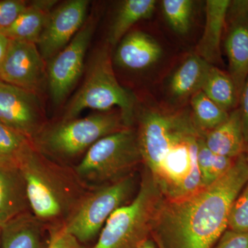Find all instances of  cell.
Masks as SVG:
<instances>
[{
  "label": "cell",
  "instance_id": "cell-8",
  "mask_svg": "<svg viewBox=\"0 0 248 248\" xmlns=\"http://www.w3.org/2000/svg\"><path fill=\"white\" fill-rule=\"evenodd\" d=\"M95 26V17L91 15L70 43L50 60L47 76L54 104H62L81 77Z\"/></svg>",
  "mask_w": 248,
  "mask_h": 248
},
{
  "label": "cell",
  "instance_id": "cell-27",
  "mask_svg": "<svg viewBox=\"0 0 248 248\" xmlns=\"http://www.w3.org/2000/svg\"><path fill=\"white\" fill-rule=\"evenodd\" d=\"M228 228L231 231L248 232V182L232 205Z\"/></svg>",
  "mask_w": 248,
  "mask_h": 248
},
{
  "label": "cell",
  "instance_id": "cell-24",
  "mask_svg": "<svg viewBox=\"0 0 248 248\" xmlns=\"http://www.w3.org/2000/svg\"><path fill=\"white\" fill-rule=\"evenodd\" d=\"M190 104L196 126L204 134L219 126L229 117L228 111L218 107L202 91L191 97Z\"/></svg>",
  "mask_w": 248,
  "mask_h": 248
},
{
  "label": "cell",
  "instance_id": "cell-16",
  "mask_svg": "<svg viewBox=\"0 0 248 248\" xmlns=\"http://www.w3.org/2000/svg\"><path fill=\"white\" fill-rule=\"evenodd\" d=\"M28 205L27 186L22 170L0 167V227L26 213Z\"/></svg>",
  "mask_w": 248,
  "mask_h": 248
},
{
  "label": "cell",
  "instance_id": "cell-32",
  "mask_svg": "<svg viewBox=\"0 0 248 248\" xmlns=\"http://www.w3.org/2000/svg\"><path fill=\"white\" fill-rule=\"evenodd\" d=\"M9 42V39L0 31V66H1L6 52H7Z\"/></svg>",
  "mask_w": 248,
  "mask_h": 248
},
{
  "label": "cell",
  "instance_id": "cell-17",
  "mask_svg": "<svg viewBox=\"0 0 248 248\" xmlns=\"http://www.w3.org/2000/svg\"><path fill=\"white\" fill-rule=\"evenodd\" d=\"M56 1L42 0L29 3L12 25L1 32L9 40L22 41L37 45L52 8Z\"/></svg>",
  "mask_w": 248,
  "mask_h": 248
},
{
  "label": "cell",
  "instance_id": "cell-15",
  "mask_svg": "<svg viewBox=\"0 0 248 248\" xmlns=\"http://www.w3.org/2000/svg\"><path fill=\"white\" fill-rule=\"evenodd\" d=\"M231 2L229 0L205 1V27L195 53L213 66L221 62L222 34Z\"/></svg>",
  "mask_w": 248,
  "mask_h": 248
},
{
  "label": "cell",
  "instance_id": "cell-31",
  "mask_svg": "<svg viewBox=\"0 0 248 248\" xmlns=\"http://www.w3.org/2000/svg\"><path fill=\"white\" fill-rule=\"evenodd\" d=\"M239 101L241 102V108L239 110L241 112L243 130H244L245 140L247 144L248 141V76L241 91Z\"/></svg>",
  "mask_w": 248,
  "mask_h": 248
},
{
  "label": "cell",
  "instance_id": "cell-11",
  "mask_svg": "<svg viewBox=\"0 0 248 248\" xmlns=\"http://www.w3.org/2000/svg\"><path fill=\"white\" fill-rule=\"evenodd\" d=\"M42 121L43 110L37 94L0 80V122L31 141Z\"/></svg>",
  "mask_w": 248,
  "mask_h": 248
},
{
  "label": "cell",
  "instance_id": "cell-26",
  "mask_svg": "<svg viewBox=\"0 0 248 248\" xmlns=\"http://www.w3.org/2000/svg\"><path fill=\"white\" fill-rule=\"evenodd\" d=\"M193 6L191 0L162 1L165 17L174 32L184 35L190 30Z\"/></svg>",
  "mask_w": 248,
  "mask_h": 248
},
{
  "label": "cell",
  "instance_id": "cell-35",
  "mask_svg": "<svg viewBox=\"0 0 248 248\" xmlns=\"http://www.w3.org/2000/svg\"><path fill=\"white\" fill-rule=\"evenodd\" d=\"M1 227H0V248H1Z\"/></svg>",
  "mask_w": 248,
  "mask_h": 248
},
{
  "label": "cell",
  "instance_id": "cell-22",
  "mask_svg": "<svg viewBox=\"0 0 248 248\" xmlns=\"http://www.w3.org/2000/svg\"><path fill=\"white\" fill-rule=\"evenodd\" d=\"M202 91L218 107L228 112L236 107L239 101L230 75L215 66H210Z\"/></svg>",
  "mask_w": 248,
  "mask_h": 248
},
{
  "label": "cell",
  "instance_id": "cell-9",
  "mask_svg": "<svg viewBox=\"0 0 248 248\" xmlns=\"http://www.w3.org/2000/svg\"><path fill=\"white\" fill-rule=\"evenodd\" d=\"M45 78V60L36 44L10 40L0 66V80L37 94Z\"/></svg>",
  "mask_w": 248,
  "mask_h": 248
},
{
  "label": "cell",
  "instance_id": "cell-4",
  "mask_svg": "<svg viewBox=\"0 0 248 248\" xmlns=\"http://www.w3.org/2000/svg\"><path fill=\"white\" fill-rule=\"evenodd\" d=\"M136 102L133 93L117 81L108 46H105L94 57L84 84L66 108L63 121L73 120L85 109L107 112L117 107L124 125L129 128L133 123Z\"/></svg>",
  "mask_w": 248,
  "mask_h": 248
},
{
  "label": "cell",
  "instance_id": "cell-13",
  "mask_svg": "<svg viewBox=\"0 0 248 248\" xmlns=\"http://www.w3.org/2000/svg\"><path fill=\"white\" fill-rule=\"evenodd\" d=\"M226 23L225 49L230 76L240 99L248 76V1H231Z\"/></svg>",
  "mask_w": 248,
  "mask_h": 248
},
{
  "label": "cell",
  "instance_id": "cell-18",
  "mask_svg": "<svg viewBox=\"0 0 248 248\" xmlns=\"http://www.w3.org/2000/svg\"><path fill=\"white\" fill-rule=\"evenodd\" d=\"M204 141L215 154L231 159L244 154L246 141L239 108L232 111L228 120L219 126L205 133Z\"/></svg>",
  "mask_w": 248,
  "mask_h": 248
},
{
  "label": "cell",
  "instance_id": "cell-12",
  "mask_svg": "<svg viewBox=\"0 0 248 248\" xmlns=\"http://www.w3.org/2000/svg\"><path fill=\"white\" fill-rule=\"evenodd\" d=\"M89 1L72 0L52 11L37 46L44 60H51L65 48L86 22Z\"/></svg>",
  "mask_w": 248,
  "mask_h": 248
},
{
  "label": "cell",
  "instance_id": "cell-2",
  "mask_svg": "<svg viewBox=\"0 0 248 248\" xmlns=\"http://www.w3.org/2000/svg\"><path fill=\"white\" fill-rule=\"evenodd\" d=\"M204 135L187 114H141L138 136L142 161L165 200L184 198L205 187L197 160Z\"/></svg>",
  "mask_w": 248,
  "mask_h": 248
},
{
  "label": "cell",
  "instance_id": "cell-6",
  "mask_svg": "<svg viewBox=\"0 0 248 248\" xmlns=\"http://www.w3.org/2000/svg\"><path fill=\"white\" fill-rule=\"evenodd\" d=\"M125 128L121 114H96L80 120L63 121L46 133L42 142L54 155L71 157L89 149L100 139Z\"/></svg>",
  "mask_w": 248,
  "mask_h": 248
},
{
  "label": "cell",
  "instance_id": "cell-5",
  "mask_svg": "<svg viewBox=\"0 0 248 248\" xmlns=\"http://www.w3.org/2000/svg\"><path fill=\"white\" fill-rule=\"evenodd\" d=\"M141 161L138 133L125 128L94 143L77 166L76 171L85 182L102 184L122 179V174Z\"/></svg>",
  "mask_w": 248,
  "mask_h": 248
},
{
  "label": "cell",
  "instance_id": "cell-20",
  "mask_svg": "<svg viewBox=\"0 0 248 248\" xmlns=\"http://www.w3.org/2000/svg\"><path fill=\"white\" fill-rule=\"evenodd\" d=\"M38 223L27 213L1 227V248H41Z\"/></svg>",
  "mask_w": 248,
  "mask_h": 248
},
{
  "label": "cell",
  "instance_id": "cell-25",
  "mask_svg": "<svg viewBox=\"0 0 248 248\" xmlns=\"http://www.w3.org/2000/svg\"><path fill=\"white\" fill-rule=\"evenodd\" d=\"M197 160L205 187L213 184L226 174L234 162L231 158L215 154L210 151L205 144L204 136L199 141Z\"/></svg>",
  "mask_w": 248,
  "mask_h": 248
},
{
  "label": "cell",
  "instance_id": "cell-1",
  "mask_svg": "<svg viewBox=\"0 0 248 248\" xmlns=\"http://www.w3.org/2000/svg\"><path fill=\"white\" fill-rule=\"evenodd\" d=\"M248 182L243 154L213 184L184 198L164 200L152 233L159 248H213L226 232L232 205Z\"/></svg>",
  "mask_w": 248,
  "mask_h": 248
},
{
  "label": "cell",
  "instance_id": "cell-34",
  "mask_svg": "<svg viewBox=\"0 0 248 248\" xmlns=\"http://www.w3.org/2000/svg\"><path fill=\"white\" fill-rule=\"evenodd\" d=\"M246 154H245V156H246V159L248 162V141L247 142V144H246Z\"/></svg>",
  "mask_w": 248,
  "mask_h": 248
},
{
  "label": "cell",
  "instance_id": "cell-19",
  "mask_svg": "<svg viewBox=\"0 0 248 248\" xmlns=\"http://www.w3.org/2000/svg\"><path fill=\"white\" fill-rule=\"evenodd\" d=\"M194 53L183 62L170 80V91L177 99L192 97L202 91L210 66Z\"/></svg>",
  "mask_w": 248,
  "mask_h": 248
},
{
  "label": "cell",
  "instance_id": "cell-10",
  "mask_svg": "<svg viewBox=\"0 0 248 248\" xmlns=\"http://www.w3.org/2000/svg\"><path fill=\"white\" fill-rule=\"evenodd\" d=\"M26 186L29 205L37 217L53 218L60 215L64 197L58 182L45 170L37 153L31 148L20 167Z\"/></svg>",
  "mask_w": 248,
  "mask_h": 248
},
{
  "label": "cell",
  "instance_id": "cell-3",
  "mask_svg": "<svg viewBox=\"0 0 248 248\" xmlns=\"http://www.w3.org/2000/svg\"><path fill=\"white\" fill-rule=\"evenodd\" d=\"M164 198L148 172L131 203L122 205L108 218L93 248H140L153 233Z\"/></svg>",
  "mask_w": 248,
  "mask_h": 248
},
{
  "label": "cell",
  "instance_id": "cell-33",
  "mask_svg": "<svg viewBox=\"0 0 248 248\" xmlns=\"http://www.w3.org/2000/svg\"><path fill=\"white\" fill-rule=\"evenodd\" d=\"M140 248H155L154 245L149 240L145 242L144 244L140 246Z\"/></svg>",
  "mask_w": 248,
  "mask_h": 248
},
{
  "label": "cell",
  "instance_id": "cell-28",
  "mask_svg": "<svg viewBox=\"0 0 248 248\" xmlns=\"http://www.w3.org/2000/svg\"><path fill=\"white\" fill-rule=\"evenodd\" d=\"M29 3L22 0L0 1V31L7 29L14 24Z\"/></svg>",
  "mask_w": 248,
  "mask_h": 248
},
{
  "label": "cell",
  "instance_id": "cell-29",
  "mask_svg": "<svg viewBox=\"0 0 248 248\" xmlns=\"http://www.w3.org/2000/svg\"><path fill=\"white\" fill-rule=\"evenodd\" d=\"M215 248H248V232L226 231Z\"/></svg>",
  "mask_w": 248,
  "mask_h": 248
},
{
  "label": "cell",
  "instance_id": "cell-21",
  "mask_svg": "<svg viewBox=\"0 0 248 248\" xmlns=\"http://www.w3.org/2000/svg\"><path fill=\"white\" fill-rule=\"evenodd\" d=\"M155 0H125L119 8L109 31L108 42L115 45L134 24L151 17L156 8Z\"/></svg>",
  "mask_w": 248,
  "mask_h": 248
},
{
  "label": "cell",
  "instance_id": "cell-7",
  "mask_svg": "<svg viewBox=\"0 0 248 248\" xmlns=\"http://www.w3.org/2000/svg\"><path fill=\"white\" fill-rule=\"evenodd\" d=\"M134 187L133 178L124 177L98 190L81 204L63 231L80 243L91 241L112 213L128 200Z\"/></svg>",
  "mask_w": 248,
  "mask_h": 248
},
{
  "label": "cell",
  "instance_id": "cell-14",
  "mask_svg": "<svg viewBox=\"0 0 248 248\" xmlns=\"http://www.w3.org/2000/svg\"><path fill=\"white\" fill-rule=\"evenodd\" d=\"M162 53L161 46L153 37L141 31H134L122 39L115 58L122 68L141 71L159 61Z\"/></svg>",
  "mask_w": 248,
  "mask_h": 248
},
{
  "label": "cell",
  "instance_id": "cell-30",
  "mask_svg": "<svg viewBox=\"0 0 248 248\" xmlns=\"http://www.w3.org/2000/svg\"><path fill=\"white\" fill-rule=\"evenodd\" d=\"M46 248H84L73 235L62 230L52 236Z\"/></svg>",
  "mask_w": 248,
  "mask_h": 248
},
{
  "label": "cell",
  "instance_id": "cell-23",
  "mask_svg": "<svg viewBox=\"0 0 248 248\" xmlns=\"http://www.w3.org/2000/svg\"><path fill=\"white\" fill-rule=\"evenodd\" d=\"M32 147L30 140L0 122V167L20 169Z\"/></svg>",
  "mask_w": 248,
  "mask_h": 248
}]
</instances>
